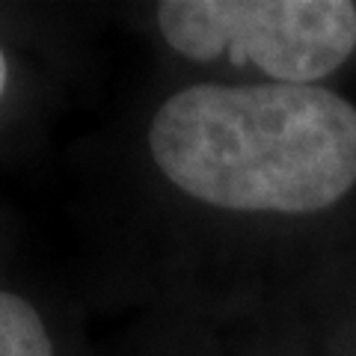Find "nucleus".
<instances>
[{
  "instance_id": "obj_1",
  "label": "nucleus",
  "mask_w": 356,
  "mask_h": 356,
  "mask_svg": "<svg viewBox=\"0 0 356 356\" xmlns=\"http://www.w3.org/2000/svg\"><path fill=\"white\" fill-rule=\"evenodd\" d=\"M149 146L205 205L312 214L356 184V107L312 83H199L158 107Z\"/></svg>"
},
{
  "instance_id": "obj_2",
  "label": "nucleus",
  "mask_w": 356,
  "mask_h": 356,
  "mask_svg": "<svg viewBox=\"0 0 356 356\" xmlns=\"http://www.w3.org/2000/svg\"><path fill=\"white\" fill-rule=\"evenodd\" d=\"M163 39L191 60L229 51L280 83H312L336 72L356 48V6L348 0H166Z\"/></svg>"
},
{
  "instance_id": "obj_3",
  "label": "nucleus",
  "mask_w": 356,
  "mask_h": 356,
  "mask_svg": "<svg viewBox=\"0 0 356 356\" xmlns=\"http://www.w3.org/2000/svg\"><path fill=\"white\" fill-rule=\"evenodd\" d=\"M0 356H54L39 312L6 291H0Z\"/></svg>"
},
{
  "instance_id": "obj_4",
  "label": "nucleus",
  "mask_w": 356,
  "mask_h": 356,
  "mask_svg": "<svg viewBox=\"0 0 356 356\" xmlns=\"http://www.w3.org/2000/svg\"><path fill=\"white\" fill-rule=\"evenodd\" d=\"M6 74H9V69H6V57H3V51H0V95H3V89H6Z\"/></svg>"
}]
</instances>
